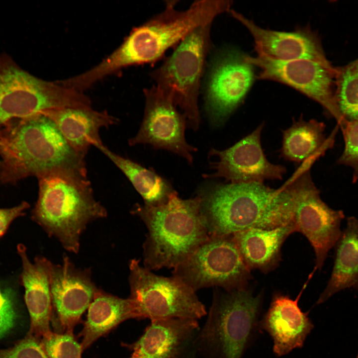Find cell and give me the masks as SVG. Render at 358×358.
<instances>
[{"mask_svg":"<svg viewBox=\"0 0 358 358\" xmlns=\"http://www.w3.org/2000/svg\"><path fill=\"white\" fill-rule=\"evenodd\" d=\"M85 157L43 112L11 119L0 127V183L15 184L58 172L87 177Z\"/></svg>","mask_w":358,"mask_h":358,"instance_id":"6da1fadb","label":"cell"},{"mask_svg":"<svg viewBox=\"0 0 358 358\" xmlns=\"http://www.w3.org/2000/svg\"><path fill=\"white\" fill-rule=\"evenodd\" d=\"M178 2L165 1L164 9L133 28L115 51L86 72L88 81L94 84L126 67L154 64L193 30L212 24L218 16L229 12L232 5L227 0H201L179 10Z\"/></svg>","mask_w":358,"mask_h":358,"instance_id":"7a4b0ae2","label":"cell"},{"mask_svg":"<svg viewBox=\"0 0 358 358\" xmlns=\"http://www.w3.org/2000/svg\"><path fill=\"white\" fill-rule=\"evenodd\" d=\"M196 195L210 236L291 224L292 201L284 184L273 189L264 183H212Z\"/></svg>","mask_w":358,"mask_h":358,"instance_id":"3957f363","label":"cell"},{"mask_svg":"<svg viewBox=\"0 0 358 358\" xmlns=\"http://www.w3.org/2000/svg\"><path fill=\"white\" fill-rule=\"evenodd\" d=\"M132 213L147 229L143 245V263L152 271L174 268L210 237L197 195L184 199L176 192L160 206L136 204Z\"/></svg>","mask_w":358,"mask_h":358,"instance_id":"277c9868","label":"cell"},{"mask_svg":"<svg viewBox=\"0 0 358 358\" xmlns=\"http://www.w3.org/2000/svg\"><path fill=\"white\" fill-rule=\"evenodd\" d=\"M38 199L32 219L69 252L79 251L88 225L105 218V208L95 198L87 177L53 173L38 178Z\"/></svg>","mask_w":358,"mask_h":358,"instance_id":"5b68a950","label":"cell"},{"mask_svg":"<svg viewBox=\"0 0 358 358\" xmlns=\"http://www.w3.org/2000/svg\"><path fill=\"white\" fill-rule=\"evenodd\" d=\"M263 294L247 287L231 290L214 288L205 324L197 337L203 358H242L261 329Z\"/></svg>","mask_w":358,"mask_h":358,"instance_id":"8992f818","label":"cell"},{"mask_svg":"<svg viewBox=\"0 0 358 358\" xmlns=\"http://www.w3.org/2000/svg\"><path fill=\"white\" fill-rule=\"evenodd\" d=\"M211 25L193 30L149 73L154 85L172 98L185 116L188 126L195 131L200 121L199 96L213 49Z\"/></svg>","mask_w":358,"mask_h":358,"instance_id":"52a82bcc","label":"cell"},{"mask_svg":"<svg viewBox=\"0 0 358 358\" xmlns=\"http://www.w3.org/2000/svg\"><path fill=\"white\" fill-rule=\"evenodd\" d=\"M91 107L81 91L40 79L0 54V127L15 118L65 107Z\"/></svg>","mask_w":358,"mask_h":358,"instance_id":"ba28073f","label":"cell"},{"mask_svg":"<svg viewBox=\"0 0 358 358\" xmlns=\"http://www.w3.org/2000/svg\"><path fill=\"white\" fill-rule=\"evenodd\" d=\"M129 262L130 295L136 319L171 318L198 320L207 314L196 292L175 277L156 274L140 264Z\"/></svg>","mask_w":358,"mask_h":358,"instance_id":"9c48e42d","label":"cell"},{"mask_svg":"<svg viewBox=\"0 0 358 358\" xmlns=\"http://www.w3.org/2000/svg\"><path fill=\"white\" fill-rule=\"evenodd\" d=\"M314 164H302L284 184L292 200V220L296 232L305 236L313 248L316 269L321 270L329 252L339 238L345 215L342 210L330 207L321 199L312 180L310 168Z\"/></svg>","mask_w":358,"mask_h":358,"instance_id":"30bf717a","label":"cell"},{"mask_svg":"<svg viewBox=\"0 0 358 358\" xmlns=\"http://www.w3.org/2000/svg\"><path fill=\"white\" fill-rule=\"evenodd\" d=\"M172 274L195 292L209 287L226 290L244 288L251 278L233 234L210 235L173 268Z\"/></svg>","mask_w":358,"mask_h":358,"instance_id":"8fae6325","label":"cell"},{"mask_svg":"<svg viewBox=\"0 0 358 358\" xmlns=\"http://www.w3.org/2000/svg\"><path fill=\"white\" fill-rule=\"evenodd\" d=\"M211 52L201 92L204 109L212 123L220 125L243 102L257 75L246 54L231 47Z\"/></svg>","mask_w":358,"mask_h":358,"instance_id":"7c38bea8","label":"cell"},{"mask_svg":"<svg viewBox=\"0 0 358 358\" xmlns=\"http://www.w3.org/2000/svg\"><path fill=\"white\" fill-rule=\"evenodd\" d=\"M245 59L259 69L257 79L277 82L296 90L319 103L338 126L344 123L335 100L336 67L307 59L280 61L247 55Z\"/></svg>","mask_w":358,"mask_h":358,"instance_id":"4fadbf2b","label":"cell"},{"mask_svg":"<svg viewBox=\"0 0 358 358\" xmlns=\"http://www.w3.org/2000/svg\"><path fill=\"white\" fill-rule=\"evenodd\" d=\"M47 266L55 332L73 334L98 288L92 280L91 268L77 267L67 255L60 264L47 259Z\"/></svg>","mask_w":358,"mask_h":358,"instance_id":"5bb4252c","label":"cell"},{"mask_svg":"<svg viewBox=\"0 0 358 358\" xmlns=\"http://www.w3.org/2000/svg\"><path fill=\"white\" fill-rule=\"evenodd\" d=\"M145 106L143 121L137 134L128 141L129 145L149 144L165 149L193 163L195 147L185 138V116L179 111L172 98L154 85L144 89Z\"/></svg>","mask_w":358,"mask_h":358,"instance_id":"9a60e30c","label":"cell"},{"mask_svg":"<svg viewBox=\"0 0 358 358\" xmlns=\"http://www.w3.org/2000/svg\"><path fill=\"white\" fill-rule=\"evenodd\" d=\"M264 123L230 148L211 149V174L206 178H223L230 183H264L266 180H281L286 172L280 165L270 163L262 149L261 136Z\"/></svg>","mask_w":358,"mask_h":358,"instance_id":"2e32d148","label":"cell"},{"mask_svg":"<svg viewBox=\"0 0 358 358\" xmlns=\"http://www.w3.org/2000/svg\"><path fill=\"white\" fill-rule=\"evenodd\" d=\"M229 12L252 35L257 56L280 61L307 59L332 66L317 33L310 28H298L290 32L265 29L233 9Z\"/></svg>","mask_w":358,"mask_h":358,"instance_id":"e0dca14e","label":"cell"},{"mask_svg":"<svg viewBox=\"0 0 358 358\" xmlns=\"http://www.w3.org/2000/svg\"><path fill=\"white\" fill-rule=\"evenodd\" d=\"M200 330L194 319L153 320L136 341L123 345L132 352L128 358H196Z\"/></svg>","mask_w":358,"mask_h":358,"instance_id":"ac0fdd59","label":"cell"},{"mask_svg":"<svg viewBox=\"0 0 358 358\" xmlns=\"http://www.w3.org/2000/svg\"><path fill=\"white\" fill-rule=\"evenodd\" d=\"M314 272L313 270L310 274L295 299L287 295L275 292L269 308L260 319V329L272 338L273 352L277 357L283 356L295 349L302 348L314 328L308 312H303L298 302Z\"/></svg>","mask_w":358,"mask_h":358,"instance_id":"d6986e66","label":"cell"},{"mask_svg":"<svg viewBox=\"0 0 358 358\" xmlns=\"http://www.w3.org/2000/svg\"><path fill=\"white\" fill-rule=\"evenodd\" d=\"M17 249L22 266L20 280L24 288V299L30 317V327L27 335L40 341L51 331L50 322L52 304L47 259L38 256L32 263L23 244H19Z\"/></svg>","mask_w":358,"mask_h":358,"instance_id":"ffe728a7","label":"cell"},{"mask_svg":"<svg viewBox=\"0 0 358 358\" xmlns=\"http://www.w3.org/2000/svg\"><path fill=\"white\" fill-rule=\"evenodd\" d=\"M55 123L68 144L78 153L85 156L92 146L103 145L99 132L117 122V119L106 111L90 107H65L42 112Z\"/></svg>","mask_w":358,"mask_h":358,"instance_id":"44dd1931","label":"cell"},{"mask_svg":"<svg viewBox=\"0 0 358 358\" xmlns=\"http://www.w3.org/2000/svg\"><path fill=\"white\" fill-rule=\"evenodd\" d=\"M295 232L293 225L290 224L270 230L251 228L233 235L248 268L268 273L278 266L282 246Z\"/></svg>","mask_w":358,"mask_h":358,"instance_id":"7402d4cb","label":"cell"},{"mask_svg":"<svg viewBox=\"0 0 358 358\" xmlns=\"http://www.w3.org/2000/svg\"><path fill=\"white\" fill-rule=\"evenodd\" d=\"M339 128L337 125L327 137L323 122L316 119L306 121L302 116L297 120L293 119L292 125L282 131L281 155L297 163H314L333 147Z\"/></svg>","mask_w":358,"mask_h":358,"instance_id":"603a6c76","label":"cell"},{"mask_svg":"<svg viewBox=\"0 0 358 358\" xmlns=\"http://www.w3.org/2000/svg\"><path fill=\"white\" fill-rule=\"evenodd\" d=\"M345 227L334 247L332 272L316 304L324 303L346 289L358 291V218L348 216Z\"/></svg>","mask_w":358,"mask_h":358,"instance_id":"cb8c5ba5","label":"cell"},{"mask_svg":"<svg viewBox=\"0 0 358 358\" xmlns=\"http://www.w3.org/2000/svg\"><path fill=\"white\" fill-rule=\"evenodd\" d=\"M135 314L129 297L122 298L97 288L88 308L87 320L79 334L83 351L101 337Z\"/></svg>","mask_w":358,"mask_h":358,"instance_id":"d4e9b609","label":"cell"},{"mask_svg":"<svg viewBox=\"0 0 358 358\" xmlns=\"http://www.w3.org/2000/svg\"><path fill=\"white\" fill-rule=\"evenodd\" d=\"M126 176L142 197L144 205L156 207L166 203L176 192L170 182L151 169L123 157L104 144L96 147Z\"/></svg>","mask_w":358,"mask_h":358,"instance_id":"484cf974","label":"cell"},{"mask_svg":"<svg viewBox=\"0 0 358 358\" xmlns=\"http://www.w3.org/2000/svg\"><path fill=\"white\" fill-rule=\"evenodd\" d=\"M335 100L344 122L358 120V58L336 67Z\"/></svg>","mask_w":358,"mask_h":358,"instance_id":"4316f807","label":"cell"},{"mask_svg":"<svg viewBox=\"0 0 358 358\" xmlns=\"http://www.w3.org/2000/svg\"><path fill=\"white\" fill-rule=\"evenodd\" d=\"M40 343L49 358H81L83 351L73 334L50 331Z\"/></svg>","mask_w":358,"mask_h":358,"instance_id":"83f0119b","label":"cell"},{"mask_svg":"<svg viewBox=\"0 0 358 358\" xmlns=\"http://www.w3.org/2000/svg\"><path fill=\"white\" fill-rule=\"evenodd\" d=\"M345 142L344 150L337 163L353 169V182L358 181V120L346 121L341 126Z\"/></svg>","mask_w":358,"mask_h":358,"instance_id":"f1b7e54d","label":"cell"},{"mask_svg":"<svg viewBox=\"0 0 358 358\" xmlns=\"http://www.w3.org/2000/svg\"><path fill=\"white\" fill-rule=\"evenodd\" d=\"M0 358H49L40 341L27 335L13 346L0 349Z\"/></svg>","mask_w":358,"mask_h":358,"instance_id":"f546056e","label":"cell"},{"mask_svg":"<svg viewBox=\"0 0 358 358\" xmlns=\"http://www.w3.org/2000/svg\"><path fill=\"white\" fill-rule=\"evenodd\" d=\"M6 300L0 310V339L3 337L13 328L17 319L11 290L5 291Z\"/></svg>","mask_w":358,"mask_h":358,"instance_id":"4dcf8cb0","label":"cell"},{"mask_svg":"<svg viewBox=\"0 0 358 358\" xmlns=\"http://www.w3.org/2000/svg\"><path fill=\"white\" fill-rule=\"evenodd\" d=\"M30 207L28 203L22 202L18 205L8 208H0V238L5 233L11 223L16 218L25 214Z\"/></svg>","mask_w":358,"mask_h":358,"instance_id":"1f68e13d","label":"cell"},{"mask_svg":"<svg viewBox=\"0 0 358 358\" xmlns=\"http://www.w3.org/2000/svg\"><path fill=\"white\" fill-rule=\"evenodd\" d=\"M6 300L5 291L3 293H1L0 291V310L2 308Z\"/></svg>","mask_w":358,"mask_h":358,"instance_id":"d6a6232c","label":"cell"},{"mask_svg":"<svg viewBox=\"0 0 358 358\" xmlns=\"http://www.w3.org/2000/svg\"><path fill=\"white\" fill-rule=\"evenodd\" d=\"M1 173V161L0 160V182Z\"/></svg>","mask_w":358,"mask_h":358,"instance_id":"836d02e7","label":"cell"},{"mask_svg":"<svg viewBox=\"0 0 358 358\" xmlns=\"http://www.w3.org/2000/svg\"><path fill=\"white\" fill-rule=\"evenodd\" d=\"M356 358H358V353H357V357H356Z\"/></svg>","mask_w":358,"mask_h":358,"instance_id":"e575fe53","label":"cell"}]
</instances>
